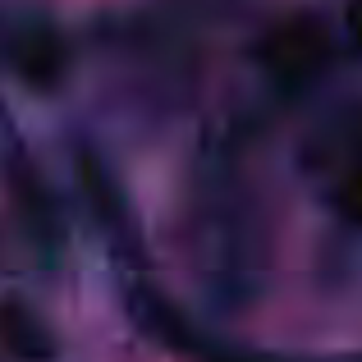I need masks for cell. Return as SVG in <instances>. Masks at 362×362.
<instances>
[{"label":"cell","instance_id":"obj_2","mask_svg":"<svg viewBox=\"0 0 362 362\" xmlns=\"http://www.w3.org/2000/svg\"><path fill=\"white\" fill-rule=\"evenodd\" d=\"M0 339H5L9 354H18L28 362L51 354V339H46L42 321H37L28 308H18V303H5V308H0Z\"/></svg>","mask_w":362,"mask_h":362},{"label":"cell","instance_id":"obj_1","mask_svg":"<svg viewBox=\"0 0 362 362\" xmlns=\"http://www.w3.org/2000/svg\"><path fill=\"white\" fill-rule=\"evenodd\" d=\"M9 55H14L18 74H23L28 83H55L60 78V64H64V51L60 42H55L51 33H18L14 42H9Z\"/></svg>","mask_w":362,"mask_h":362}]
</instances>
